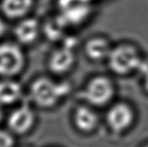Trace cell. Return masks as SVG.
<instances>
[{
	"instance_id": "1",
	"label": "cell",
	"mask_w": 148,
	"mask_h": 147,
	"mask_svg": "<svg viewBox=\"0 0 148 147\" xmlns=\"http://www.w3.org/2000/svg\"><path fill=\"white\" fill-rule=\"evenodd\" d=\"M143 61L138 48L131 44L112 47L107 59L109 69L118 75H127L139 71Z\"/></svg>"
},
{
	"instance_id": "2",
	"label": "cell",
	"mask_w": 148,
	"mask_h": 147,
	"mask_svg": "<svg viewBox=\"0 0 148 147\" xmlns=\"http://www.w3.org/2000/svg\"><path fill=\"white\" fill-rule=\"evenodd\" d=\"M70 91L66 83H58L49 78H40L31 86V97L41 108L54 107Z\"/></svg>"
},
{
	"instance_id": "3",
	"label": "cell",
	"mask_w": 148,
	"mask_h": 147,
	"mask_svg": "<svg viewBox=\"0 0 148 147\" xmlns=\"http://www.w3.org/2000/svg\"><path fill=\"white\" fill-rule=\"evenodd\" d=\"M115 95L112 81L104 75H97L88 81L82 90V97L90 105L103 106L109 103Z\"/></svg>"
},
{
	"instance_id": "4",
	"label": "cell",
	"mask_w": 148,
	"mask_h": 147,
	"mask_svg": "<svg viewBox=\"0 0 148 147\" xmlns=\"http://www.w3.org/2000/svg\"><path fill=\"white\" fill-rule=\"evenodd\" d=\"M135 113L127 103L118 102L112 105L107 111L106 121L110 129L121 133L128 129L132 124Z\"/></svg>"
},
{
	"instance_id": "5",
	"label": "cell",
	"mask_w": 148,
	"mask_h": 147,
	"mask_svg": "<svg viewBox=\"0 0 148 147\" xmlns=\"http://www.w3.org/2000/svg\"><path fill=\"white\" fill-rule=\"evenodd\" d=\"M23 54L14 45L0 46V75H13L23 66Z\"/></svg>"
},
{
	"instance_id": "6",
	"label": "cell",
	"mask_w": 148,
	"mask_h": 147,
	"mask_svg": "<svg viewBox=\"0 0 148 147\" xmlns=\"http://www.w3.org/2000/svg\"><path fill=\"white\" fill-rule=\"evenodd\" d=\"M76 57L72 48L64 45L55 50L49 59V67L55 75H65L75 66Z\"/></svg>"
},
{
	"instance_id": "7",
	"label": "cell",
	"mask_w": 148,
	"mask_h": 147,
	"mask_svg": "<svg viewBox=\"0 0 148 147\" xmlns=\"http://www.w3.org/2000/svg\"><path fill=\"white\" fill-rule=\"evenodd\" d=\"M35 122V115L32 109L23 106L13 112L8 120V126L13 132L25 134L32 128Z\"/></svg>"
},
{
	"instance_id": "8",
	"label": "cell",
	"mask_w": 148,
	"mask_h": 147,
	"mask_svg": "<svg viewBox=\"0 0 148 147\" xmlns=\"http://www.w3.org/2000/svg\"><path fill=\"white\" fill-rule=\"evenodd\" d=\"M112 46L109 40L103 36H94L89 39L84 46L86 55L93 61H101L109 57Z\"/></svg>"
},
{
	"instance_id": "9",
	"label": "cell",
	"mask_w": 148,
	"mask_h": 147,
	"mask_svg": "<svg viewBox=\"0 0 148 147\" xmlns=\"http://www.w3.org/2000/svg\"><path fill=\"white\" fill-rule=\"evenodd\" d=\"M73 120L76 127L83 132L93 131L98 124L97 113L87 105L77 107L74 111Z\"/></svg>"
},
{
	"instance_id": "10",
	"label": "cell",
	"mask_w": 148,
	"mask_h": 147,
	"mask_svg": "<svg viewBox=\"0 0 148 147\" xmlns=\"http://www.w3.org/2000/svg\"><path fill=\"white\" fill-rule=\"evenodd\" d=\"M39 25L33 18L21 21L16 29V36L21 42L29 44L33 42L38 36Z\"/></svg>"
},
{
	"instance_id": "11",
	"label": "cell",
	"mask_w": 148,
	"mask_h": 147,
	"mask_svg": "<svg viewBox=\"0 0 148 147\" xmlns=\"http://www.w3.org/2000/svg\"><path fill=\"white\" fill-rule=\"evenodd\" d=\"M21 86L13 81L0 82V104L8 105L14 102L21 96Z\"/></svg>"
},
{
	"instance_id": "12",
	"label": "cell",
	"mask_w": 148,
	"mask_h": 147,
	"mask_svg": "<svg viewBox=\"0 0 148 147\" xmlns=\"http://www.w3.org/2000/svg\"><path fill=\"white\" fill-rule=\"evenodd\" d=\"M33 0H3V10L11 18L20 17L28 12Z\"/></svg>"
},
{
	"instance_id": "13",
	"label": "cell",
	"mask_w": 148,
	"mask_h": 147,
	"mask_svg": "<svg viewBox=\"0 0 148 147\" xmlns=\"http://www.w3.org/2000/svg\"><path fill=\"white\" fill-rule=\"evenodd\" d=\"M14 140L10 133L0 131V147H13Z\"/></svg>"
},
{
	"instance_id": "14",
	"label": "cell",
	"mask_w": 148,
	"mask_h": 147,
	"mask_svg": "<svg viewBox=\"0 0 148 147\" xmlns=\"http://www.w3.org/2000/svg\"><path fill=\"white\" fill-rule=\"evenodd\" d=\"M143 86L146 91L148 93V69L143 74Z\"/></svg>"
},
{
	"instance_id": "15",
	"label": "cell",
	"mask_w": 148,
	"mask_h": 147,
	"mask_svg": "<svg viewBox=\"0 0 148 147\" xmlns=\"http://www.w3.org/2000/svg\"><path fill=\"white\" fill-rule=\"evenodd\" d=\"M3 32H4V25L2 22V21L0 20V36L3 34Z\"/></svg>"
},
{
	"instance_id": "16",
	"label": "cell",
	"mask_w": 148,
	"mask_h": 147,
	"mask_svg": "<svg viewBox=\"0 0 148 147\" xmlns=\"http://www.w3.org/2000/svg\"><path fill=\"white\" fill-rule=\"evenodd\" d=\"M2 118H3V112H2L1 109H0V121L2 120Z\"/></svg>"
},
{
	"instance_id": "17",
	"label": "cell",
	"mask_w": 148,
	"mask_h": 147,
	"mask_svg": "<svg viewBox=\"0 0 148 147\" xmlns=\"http://www.w3.org/2000/svg\"><path fill=\"white\" fill-rule=\"evenodd\" d=\"M145 147H148V145H147V146H146Z\"/></svg>"
}]
</instances>
